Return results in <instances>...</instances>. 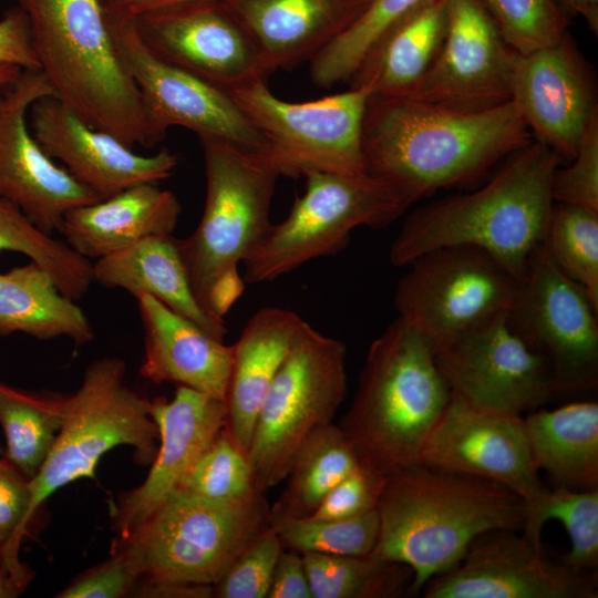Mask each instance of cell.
<instances>
[{"label":"cell","instance_id":"obj_1","mask_svg":"<svg viewBox=\"0 0 598 598\" xmlns=\"http://www.w3.org/2000/svg\"><path fill=\"white\" fill-rule=\"evenodd\" d=\"M532 141L512 100L460 112L405 96L371 95L362 130L365 172L409 207L439 189L480 178Z\"/></svg>","mask_w":598,"mask_h":598},{"label":"cell","instance_id":"obj_2","mask_svg":"<svg viewBox=\"0 0 598 598\" xmlns=\"http://www.w3.org/2000/svg\"><path fill=\"white\" fill-rule=\"evenodd\" d=\"M371 554L409 566L410 594L455 568L472 543L495 530H522L527 506L511 488L416 461L385 475Z\"/></svg>","mask_w":598,"mask_h":598},{"label":"cell","instance_id":"obj_3","mask_svg":"<svg viewBox=\"0 0 598 598\" xmlns=\"http://www.w3.org/2000/svg\"><path fill=\"white\" fill-rule=\"evenodd\" d=\"M560 161L534 140L509 155L478 189L415 209L391 244V264L406 267L436 248L472 246L489 254L519 281L530 254L544 239L554 204L551 177Z\"/></svg>","mask_w":598,"mask_h":598},{"label":"cell","instance_id":"obj_4","mask_svg":"<svg viewBox=\"0 0 598 598\" xmlns=\"http://www.w3.org/2000/svg\"><path fill=\"white\" fill-rule=\"evenodd\" d=\"M55 97L90 126L133 148L154 147L145 109L102 0H18Z\"/></svg>","mask_w":598,"mask_h":598},{"label":"cell","instance_id":"obj_5","mask_svg":"<svg viewBox=\"0 0 598 598\" xmlns=\"http://www.w3.org/2000/svg\"><path fill=\"white\" fill-rule=\"evenodd\" d=\"M450 399L434 344L398 316L372 341L353 401L338 425L360 462L388 475L419 461Z\"/></svg>","mask_w":598,"mask_h":598},{"label":"cell","instance_id":"obj_6","mask_svg":"<svg viewBox=\"0 0 598 598\" xmlns=\"http://www.w3.org/2000/svg\"><path fill=\"white\" fill-rule=\"evenodd\" d=\"M206 195L196 229L178 248L193 292L203 309L219 319L245 290L239 266L268 233L278 164L265 152L198 137Z\"/></svg>","mask_w":598,"mask_h":598},{"label":"cell","instance_id":"obj_7","mask_svg":"<svg viewBox=\"0 0 598 598\" xmlns=\"http://www.w3.org/2000/svg\"><path fill=\"white\" fill-rule=\"evenodd\" d=\"M269 528L266 492L225 502L179 488L120 548L146 581L214 586Z\"/></svg>","mask_w":598,"mask_h":598},{"label":"cell","instance_id":"obj_8","mask_svg":"<svg viewBox=\"0 0 598 598\" xmlns=\"http://www.w3.org/2000/svg\"><path fill=\"white\" fill-rule=\"evenodd\" d=\"M124 378L123 360H95L85 369L76 392L65 398L59 434L41 468L29 481L27 525L54 492L76 480L94 477L101 457L115 446H132L142 463L155 458L158 430L151 402L130 389Z\"/></svg>","mask_w":598,"mask_h":598},{"label":"cell","instance_id":"obj_9","mask_svg":"<svg viewBox=\"0 0 598 598\" xmlns=\"http://www.w3.org/2000/svg\"><path fill=\"white\" fill-rule=\"evenodd\" d=\"M288 216L270 226L243 262L245 283L274 281L303 264L336 255L358 227L383 228L409 205L383 181L364 172H310Z\"/></svg>","mask_w":598,"mask_h":598},{"label":"cell","instance_id":"obj_10","mask_svg":"<svg viewBox=\"0 0 598 598\" xmlns=\"http://www.w3.org/2000/svg\"><path fill=\"white\" fill-rule=\"evenodd\" d=\"M346 359L342 341L305 322L256 420L248 457L261 489L285 481L307 439L332 423L348 391Z\"/></svg>","mask_w":598,"mask_h":598},{"label":"cell","instance_id":"obj_11","mask_svg":"<svg viewBox=\"0 0 598 598\" xmlns=\"http://www.w3.org/2000/svg\"><path fill=\"white\" fill-rule=\"evenodd\" d=\"M229 93L267 141L282 176L365 172L362 130L372 95L369 87L350 86L319 100L289 102L259 80Z\"/></svg>","mask_w":598,"mask_h":598},{"label":"cell","instance_id":"obj_12","mask_svg":"<svg viewBox=\"0 0 598 598\" xmlns=\"http://www.w3.org/2000/svg\"><path fill=\"white\" fill-rule=\"evenodd\" d=\"M398 281L399 317L437 346L509 310L518 280L486 251L448 246L422 254Z\"/></svg>","mask_w":598,"mask_h":598},{"label":"cell","instance_id":"obj_13","mask_svg":"<svg viewBox=\"0 0 598 598\" xmlns=\"http://www.w3.org/2000/svg\"><path fill=\"white\" fill-rule=\"evenodd\" d=\"M104 9L118 53L142 97L155 146L169 127L182 126L198 137L268 153L267 141L230 93L155 54L141 38L133 14L107 3Z\"/></svg>","mask_w":598,"mask_h":598},{"label":"cell","instance_id":"obj_14","mask_svg":"<svg viewBox=\"0 0 598 598\" xmlns=\"http://www.w3.org/2000/svg\"><path fill=\"white\" fill-rule=\"evenodd\" d=\"M598 309L553 261L540 243L530 254L509 319L546 360L557 394L598 383Z\"/></svg>","mask_w":598,"mask_h":598},{"label":"cell","instance_id":"obj_15","mask_svg":"<svg viewBox=\"0 0 598 598\" xmlns=\"http://www.w3.org/2000/svg\"><path fill=\"white\" fill-rule=\"evenodd\" d=\"M451 394L489 411L522 415L556 392L546 360L523 338L509 310L434 350Z\"/></svg>","mask_w":598,"mask_h":598},{"label":"cell","instance_id":"obj_16","mask_svg":"<svg viewBox=\"0 0 598 598\" xmlns=\"http://www.w3.org/2000/svg\"><path fill=\"white\" fill-rule=\"evenodd\" d=\"M45 96L55 93L40 69L22 70L0 90V198L52 235L60 231L70 209L101 198L47 155L34 138L29 112Z\"/></svg>","mask_w":598,"mask_h":598},{"label":"cell","instance_id":"obj_17","mask_svg":"<svg viewBox=\"0 0 598 598\" xmlns=\"http://www.w3.org/2000/svg\"><path fill=\"white\" fill-rule=\"evenodd\" d=\"M163 60L227 91L270 74L252 37L221 0H192L134 16Z\"/></svg>","mask_w":598,"mask_h":598},{"label":"cell","instance_id":"obj_18","mask_svg":"<svg viewBox=\"0 0 598 598\" xmlns=\"http://www.w3.org/2000/svg\"><path fill=\"white\" fill-rule=\"evenodd\" d=\"M516 56L483 0H446L442 47L404 96L460 112L493 109L512 99Z\"/></svg>","mask_w":598,"mask_h":598},{"label":"cell","instance_id":"obj_19","mask_svg":"<svg viewBox=\"0 0 598 598\" xmlns=\"http://www.w3.org/2000/svg\"><path fill=\"white\" fill-rule=\"evenodd\" d=\"M452 570L423 587L425 598H596L597 575L546 558L542 544L515 530L487 533Z\"/></svg>","mask_w":598,"mask_h":598},{"label":"cell","instance_id":"obj_20","mask_svg":"<svg viewBox=\"0 0 598 598\" xmlns=\"http://www.w3.org/2000/svg\"><path fill=\"white\" fill-rule=\"evenodd\" d=\"M419 461L497 482L526 504L546 488L530 453L523 415L480 409L452 394Z\"/></svg>","mask_w":598,"mask_h":598},{"label":"cell","instance_id":"obj_21","mask_svg":"<svg viewBox=\"0 0 598 598\" xmlns=\"http://www.w3.org/2000/svg\"><path fill=\"white\" fill-rule=\"evenodd\" d=\"M511 100L533 138L568 161L598 114L592 68L568 34L554 45L517 53Z\"/></svg>","mask_w":598,"mask_h":598},{"label":"cell","instance_id":"obj_22","mask_svg":"<svg viewBox=\"0 0 598 598\" xmlns=\"http://www.w3.org/2000/svg\"><path fill=\"white\" fill-rule=\"evenodd\" d=\"M31 132L52 159L101 199L138 183H158L174 174L178 155L161 148L135 153L113 135L82 121L55 96H45L29 112Z\"/></svg>","mask_w":598,"mask_h":598},{"label":"cell","instance_id":"obj_23","mask_svg":"<svg viewBox=\"0 0 598 598\" xmlns=\"http://www.w3.org/2000/svg\"><path fill=\"white\" fill-rule=\"evenodd\" d=\"M158 447L144 482L121 499L115 525L121 540L136 530L175 491L225 427L226 402L179 385L171 401L151 402Z\"/></svg>","mask_w":598,"mask_h":598},{"label":"cell","instance_id":"obj_24","mask_svg":"<svg viewBox=\"0 0 598 598\" xmlns=\"http://www.w3.org/2000/svg\"><path fill=\"white\" fill-rule=\"evenodd\" d=\"M256 42L269 73L311 61L370 0H221Z\"/></svg>","mask_w":598,"mask_h":598},{"label":"cell","instance_id":"obj_25","mask_svg":"<svg viewBox=\"0 0 598 598\" xmlns=\"http://www.w3.org/2000/svg\"><path fill=\"white\" fill-rule=\"evenodd\" d=\"M144 330L142 377L174 382L225 401L233 365L226 346L150 295L136 298Z\"/></svg>","mask_w":598,"mask_h":598},{"label":"cell","instance_id":"obj_26","mask_svg":"<svg viewBox=\"0 0 598 598\" xmlns=\"http://www.w3.org/2000/svg\"><path fill=\"white\" fill-rule=\"evenodd\" d=\"M157 183H138L107 198L70 209L59 233L91 260L123 250L152 236L172 235L182 206Z\"/></svg>","mask_w":598,"mask_h":598},{"label":"cell","instance_id":"obj_27","mask_svg":"<svg viewBox=\"0 0 598 598\" xmlns=\"http://www.w3.org/2000/svg\"><path fill=\"white\" fill-rule=\"evenodd\" d=\"M305 322L290 309L265 307L250 317L231 344L225 429L247 455L264 399Z\"/></svg>","mask_w":598,"mask_h":598},{"label":"cell","instance_id":"obj_28","mask_svg":"<svg viewBox=\"0 0 598 598\" xmlns=\"http://www.w3.org/2000/svg\"><path fill=\"white\" fill-rule=\"evenodd\" d=\"M93 281L107 288H120L135 298L150 295L181 317L197 324L212 337L224 341V319L207 313L197 301L177 238L152 236L99 258L92 262Z\"/></svg>","mask_w":598,"mask_h":598},{"label":"cell","instance_id":"obj_29","mask_svg":"<svg viewBox=\"0 0 598 598\" xmlns=\"http://www.w3.org/2000/svg\"><path fill=\"white\" fill-rule=\"evenodd\" d=\"M524 419L530 453L556 487L598 489V403L534 410Z\"/></svg>","mask_w":598,"mask_h":598},{"label":"cell","instance_id":"obj_30","mask_svg":"<svg viewBox=\"0 0 598 598\" xmlns=\"http://www.w3.org/2000/svg\"><path fill=\"white\" fill-rule=\"evenodd\" d=\"M446 30V0H431L399 23L377 43L350 86H367L372 95L404 96L435 60Z\"/></svg>","mask_w":598,"mask_h":598},{"label":"cell","instance_id":"obj_31","mask_svg":"<svg viewBox=\"0 0 598 598\" xmlns=\"http://www.w3.org/2000/svg\"><path fill=\"white\" fill-rule=\"evenodd\" d=\"M17 332L39 340L65 337L76 344L94 337L83 310L34 261L0 272V336Z\"/></svg>","mask_w":598,"mask_h":598},{"label":"cell","instance_id":"obj_32","mask_svg":"<svg viewBox=\"0 0 598 598\" xmlns=\"http://www.w3.org/2000/svg\"><path fill=\"white\" fill-rule=\"evenodd\" d=\"M361 464L338 424L313 432L298 451L278 499L270 505V520L310 516L327 494Z\"/></svg>","mask_w":598,"mask_h":598},{"label":"cell","instance_id":"obj_33","mask_svg":"<svg viewBox=\"0 0 598 598\" xmlns=\"http://www.w3.org/2000/svg\"><path fill=\"white\" fill-rule=\"evenodd\" d=\"M65 398L19 390L0 382V425L4 457L28 481L33 478L59 434Z\"/></svg>","mask_w":598,"mask_h":598},{"label":"cell","instance_id":"obj_34","mask_svg":"<svg viewBox=\"0 0 598 598\" xmlns=\"http://www.w3.org/2000/svg\"><path fill=\"white\" fill-rule=\"evenodd\" d=\"M312 598H393L410 594L412 569L373 554L302 553Z\"/></svg>","mask_w":598,"mask_h":598},{"label":"cell","instance_id":"obj_35","mask_svg":"<svg viewBox=\"0 0 598 598\" xmlns=\"http://www.w3.org/2000/svg\"><path fill=\"white\" fill-rule=\"evenodd\" d=\"M431 0H370L355 21L310 61V78L330 89L348 81L396 23Z\"/></svg>","mask_w":598,"mask_h":598},{"label":"cell","instance_id":"obj_36","mask_svg":"<svg viewBox=\"0 0 598 598\" xmlns=\"http://www.w3.org/2000/svg\"><path fill=\"white\" fill-rule=\"evenodd\" d=\"M523 534L542 544L540 534L548 519H557L565 527L571 548L561 560L569 568L597 575L598 567V489L577 491L566 487L545 488L532 503Z\"/></svg>","mask_w":598,"mask_h":598},{"label":"cell","instance_id":"obj_37","mask_svg":"<svg viewBox=\"0 0 598 598\" xmlns=\"http://www.w3.org/2000/svg\"><path fill=\"white\" fill-rule=\"evenodd\" d=\"M24 255L43 267L64 296L76 301L93 281L92 261L63 239L39 229L18 207L0 198V252Z\"/></svg>","mask_w":598,"mask_h":598},{"label":"cell","instance_id":"obj_38","mask_svg":"<svg viewBox=\"0 0 598 598\" xmlns=\"http://www.w3.org/2000/svg\"><path fill=\"white\" fill-rule=\"evenodd\" d=\"M542 244L598 309V212L554 203Z\"/></svg>","mask_w":598,"mask_h":598},{"label":"cell","instance_id":"obj_39","mask_svg":"<svg viewBox=\"0 0 598 598\" xmlns=\"http://www.w3.org/2000/svg\"><path fill=\"white\" fill-rule=\"evenodd\" d=\"M270 527L283 548L302 553L364 556L373 551L379 536L377 509L343 519L313 517L271 519Z\"/></svg>","mask_w":598,"mask_h":598},{"label":"cell","instance_id":"obj_40","mask_svg":"<svg viewBox=\"0 0 598 598\" xmlns=\"http://www.w3.org/2000/svg\"><path fill=\"white\" fill-rule=\"evenodd\" d=\"M183 488L225 502L244 501L266 492L257 484L248 455L225 427L197 460Z\"/></svg>","mask_w":598,"mask_h":598},{"label":"cell","instance_id":"obj_41","mask_svg":"<svg viewBox=\"0 0 598 598\" xmlns=\"http://www.w3.org/2000/svg\"><path fill=\"white\" fill-rule=\"evenodd\" d=\"M505 42L527 54L561 41L568 16L556 0H483Z\"/></svg>","mask_w":598,"mask_h":598},{"label":"cell","instance_id":"obj_42","mask_svg":"<svg viewBox=\"0 0 598 598\" xmlns=\"http://www.w3.org/2000/svg\"><path fill=\"white\" fill-rule=\"evenodd\" d=\"M29 481L0 457V553L12 576L23 586L30 580L28 568L19 559V550L28 525Z\"/></svg>","mask_w":598,"mask_h":598},{"label":"cell","instance_id":"obj_43","mask_svg":"<svg viewBox=\"0 0 598 598\" xmlns=\"http://www.w3.org/2000/svg\"><path fill=\"white\" fill-rule=\"evenodd\" d=\"M283 546L270 527L214 585L217 598H267L274 569Z\"/></svg>","mask_w":598,"mask_h":598},{"label":"cell","instance_id":"obj_44","mask_svg":"<svg viewBox=\"0 0 598 598\" xmlns=\"http://www.w3.org/2000/svg\"><path fill=\"white\" fill-rule=\"evenodd\" d=\"M571 162L553 173V202L598 212V114L588 124Z\"/></svg>","mask_w":598,"mask_h":598},{"label":"cell","instance_id":"obj_45","mask_svg":"<svg viewBox=\"0 0 598 598\" xmlns=\"http://www.w3.org/2000/svg\"><path fill=\"white\" fill-rule=\"evenodd\" d=\"M384 480L385 475L361 463L327 494L308 517L343 519L377 509Z\"/></svg>","mask_w":598,"mask_h":598},{"label":"cell","instance_id":"obj_46","mask_svg":"<svg viewBox=\"0 0 598 598\" xmlns=\"http://www.w3.org/2000/svg\"><path fill=\"white\" fill-rule=\"evenodd\" d=\"M141 577L133 560L122 548L113 558L76 578L59 598H121L127 596Z\"/></svg>","mask_w":598,"mask_h":598},{"label":"cell","instance_id":"obj_47","mask_svg":"<svg viewBox=\"0 0 598 598\" xmlns=\"http://www.w3.org/2000/svg\"><path fill=\"white\" fill-rule=\"evenodd\" d=\"M0 62L22 70L40 69L31 41L29 21L19 6L9 9L0 18Z\"/></svg>","mask_w":598,"mask_h":598},{"label":"cell","instance_id":"obj_48","mask_svg":"<svg viewBox=\"0 0 598 598\" xmlns=\"http://www.w3.org/2000/svg\"><path fill=\"white\" fill-rule=\"evenodd\" d=\"M267 598H312L302 555L283 548L277 559Z\"/></svg>","mask_w":598,"mask_h":598},{"label":"cell","instance_id":"obj_49","mask_svg":"<svg viewBox=\"0 0 598 598\" xmlns=\"http://www.w3.org/2000/svg\"><path fill=\"white\" fill-rule=\"evenodd\" d=\"M567 16L582 18L590 30L598 32V0H556Z\"/></svg>","mask_w":598,"mask_h":598},{"label":"cell","instance_id":"obj_50","mask_svg":"<svg viewBox=\"0 0 598 598\" xmlns=\"http://www.w3.org/2000/svg\"><path fill=\"white\" fill-rule=\"evenodd\" d=\"M104 3L115 6L127 11L133 16H138L143 12L154 9L192 1V0H102Z\"/></svg>","mask_w":598,"mask_h":598},{"label":"cell","instance_id":"obj_51","mask_svg":"<svg viewBox=\"0 0 598 598\" xmlns=\"http://www.w3.org/2000/svg\"><path fill=\"white\" fill-rule=\"evenodd\" d=\"M24 587L9 571L0 553V598L17 597L23 591Z\"/></svg>","mask_w":598,"mask_h":598},{"label":"cell","instance_id":"obj_52","mask_svg":"<svg viewBox=\"0 0 598 598\" xmlns=\"http://www.w3.org/2000/svg\"><path fill=\"white\" fill-rule=\"evenodd\" d=\"M22 69L19 66L0 62V90L12 84L21 74Z\"/></svg>","mask_w":598,"mask_h":598},{"label":"cell","instance_id":"obj_53","mask_svg":"<svg viewBox=\"0 0 598 598\" xmlns=\"http://www.w3.org/2000/svg\"><path fill=\"white\" fill-rule=\"evenodd\" d=\"M3 456H4V451H3V447H2V445L0 443V457H3Z\"/></svg>","mask_w":598,"mask_h":598}]
</instances>
